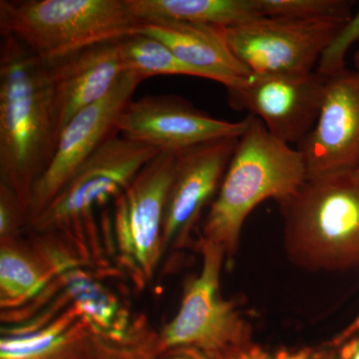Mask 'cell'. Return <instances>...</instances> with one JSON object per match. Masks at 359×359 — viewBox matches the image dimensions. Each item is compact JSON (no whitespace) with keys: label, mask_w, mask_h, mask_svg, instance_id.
<instances>
[{"label":"cell","mask_w":359,"mask_h":359,"mask_svg":"<svg viewBox=\"0 0 359 359\" xmlns=\"http://www.w3.org/2000/svg\"><path fill=\"white\" fill-rule=\"evenodd\" d=\"M59 133L46 65L13 36L0 42V183L29 210Z\"/></svg>","instance_id":"1"},{"label":"cell","mask_w":359,"mask_h":359,"mask_svg":"<svg viewBox=\"0 0 359 359\" xmlns=\"http://www.w3.org/2000/svg\"><path fill=\"white\" fill-rule=\"evenodd\" d=\"M248 117L201 238L223 248L226 259L237 252L243 226L257 205L285 199L306 180L301 152L269 133L256 116Z\"/></svg>","instance_id":"2"},{"label":"cell","mask_w":359,"mask_h":359,"mask_svg":"<svg viewBox=\"0 0 359 359\" xmlns=\"http://www.w3.org/2000/svg\"><path fill=\"white\" fill-rule=\"evenodd\" d=\"M283 247L294 266L342 271L359 266V174L309 178L280 201Z\"/></svg>","instance_id":"3"},{"label":"cell","mask_w":359,"mask_h":359,"mask_svg":"<svg viewBox=\"0 0 359 359\" xmlns=\"http://www.w3.org/2000/svg\"><path fill=\"white\" fill-rule=\"evenodd\" d=\"M126 0H1L0 34L50 65L94 45L133 34Z\"/></svg>","instance_id":"4"},{"label":"cell","mask_w":359,"mask_h":359,"mask_svg":"<svg viewBox=\"0 0 359 359\" xmlns=\"http://www.w3.org/2000/svg\"><path fill=\"white\" fill-rule=\"evenodd\" d=\"M160 151L129 140L118 132L85 161L48 205L33 219L29 231H61L85 243V219L114 202Z\"/></svg>","instance_id":"5"},{"label":"cell","mask_w":359,"mask_h":359,"mask_svg":"<svg viewBox=\"0 0 359 359\" xmlns=\"http://www.w3.org/2000/svg\"><path fill=\"white\" fill-rule=\"evenodd\" d=\"M202 268L191 278L173 320L157 334L158 353L194 348L212 359L252 344L249 323L222 294L226 254L219 245L201 238Z\"/></svg>","instance_id":"6"},{"label":"cell","mask_w":359,"mask_h":359,"mask_svg":"<svg viewBox=\"0 0 359 359\" xmlns=\"http://www.w3.org/2000/svg\"><path fill=\"white\" fill-rule=\"evenodd\" d=\"M176 153L160 152L113 202L111 241L116 261L137 290L145 289L162 262V231Z\"/></svg>","instance_id":"7"},{"label":"cell","mask_w":359,"mask_h":359,"mask_svg":"<svg viewBox=\"0 0 359 359\" xmlns=\"http://www.w3.org/2000/svg\"><path fill=\"white\" fill-rule=\"evenodd\" d=\"M346 21L263 16L219 29L250 74H306L316 71L325 47Z\"/></svg>","instance_id":"8"},{"label":"cell","mask_w":359,"mask_h":359,"mask_svg":"<svg viewBox=\"0 0 359 359\" xmlns=\"http://www.w3.org/2000/svg\"><path fill=\"white\" fill-rule=\"evenodd\" d=\"M327 79L316 71L306 74H250L226 90L235 109L249 111L278 140L297 146L316 125Z\"/></svg>","instance_id":"9"},{"label":"cell","mask_w":359,"mask_h":359,"mask_svg":"<svg viewBox=\"0 0 359 359\" xmlns=\"http://www.w3.org/2000/svg\"><path fill=\"white\" fill-rule=\"evenodd\" d=\"M248 125L249 117L238 122L217 119L182 97L165 94L132 99L115 129L129 140L177 153L205 142L241 137Z\"/></svg>","instance_id":"10"},{"label":"cell","mask_w":359,"mask_h":359,"mask_svg":"<svg viewBox=\"0 0 359 359\" xmlns=\"http://www.w3.org/2000/svg\"><path fill=\"white\" fill-rule=\"evenodd\" d=\"M238 138L216 139L176 153L165 205L162 259L190 244L203 210L219 192Z\"/></svg>","instance_id":"11"},{"label":"cell","mask_w":359,"mask_h":359,"mask_svg":"<svg viewBox=\"0 0 359 359\" xmlns=\"http://www.w3.org/2000/svg\"><path fill=\"white\" fill-rule=\"evenodd\" d=\"M142 81L143 78L127 71L107 95L78 112L66 125L50 164L33 189L28 226L55 198L78 168L117 132L116 121Z\"/></svg>","instance_id":"12"},{"label":"cell","mask_w":359,"mask_h":359,"mask_svg":"<svg viewBox=\"0 0 359 359\" xmlns=\"http://www.w3.org/2000/svg\"><path fill=\"white\" fill-rule=\"evenodd\" d=\"M306 179L359 169V76L342 70L327 79L320 115L297 146Z\"/></svg>","instance_id":"13"},{"label":"cell","mask_w":359,"mask_h":359,"mask_svg":"<svg viewBox=\"0 0 359 359\" xmlns=\"http://www.w3.org/2000/svg\"><path fill=\"white\" fill-rule=\"evenodd\" d=\"M45 65L53 93L59 136L78 112L107 95L127 72L119 41L94 45Z\"/></svg>","instance_id":"14"},{"label":"cell","mask_w":359,"mask_h":359,"mask_svg":"<svg viewBox=\"0 0 359 359\" xmlns=\"http://www.w3.org/2000/svg\"><path fill=\"white\" fill-rule=\"evenodd\" d=\"M0 359H98L101 340L74 306L34 325L1 328Z\"/></svg>","instance_id":"15"},{"label":"cell","mask_w":359,"mask_h":359,"mask_svg":"<svg viewBox=\"0 0 359 359\" xmlns=\"http://www.w3.org/2000/svg\"><path fill=\"white\" fill-rule=\"evenodd\" d=\"M134 33L166 45L185 65L199 70L207 79L236 86L250 75L231 53L219 27L173 20L138 21Z\"/></svg>","instance_id":"16"},{"label":"cell","mask_w":359,"mask_h":359,"mask_svg":"<svg viewBox=\"0 0 359 359\" xmlns=\"http://www.w3.org/2000/svg\"><path fill=\"white\" fill-rule=\"evenodd\" d=\"M55 271L32 238L0 241V306L4 313L53 292Z\"/></svg>","instance_id":"17"},{"label":"cell","mask_w":359,"mask_h":359,"mask_svg":"<svg viewBox=\"0 0 359 359\" xmlns=\"http://www.w3.org/2000/svg\"><path fill=\"white\" fill-rule=\"evenodd\" d=\"M137 21L173 20L228 27L263 18L257 0H126Z\"/></svg>","instance_id":"18"},{"label":"cell","mask_w":359,"mask_h":359,"mask_svg":"<svg viewBox=\"0 0 359 359\" xmlns=\"http://www.w3.org/2000/svg\"><path fill=\"white\" fill-rule=\"evenodd\" d=\"M120 53L127 71L136 73L144 80L160 75H186L205 78L199 70L185 65L160 41L133 33L119 40Z\"/></svg>","instance_id":"19"},{"label":"cell","mask_w":359,"mask_h":359,"mask_svg":"<svg viewBox=\"0 0 359 359\" xmlns=\"http://www.w3.org/2000/svg\"><path fill=\"white\" fill-rule=\"evenodd\" d=\"M262 16L297 20H349L353 1L347 0H257Z\"/></svg>","instance_id":"20"},{"label":"cell","mask_w":359,"mask_h":359,"mask_svg":"<svg viewBox=\"0 0 359 359\" xmlns=\"http://www.w3.org/2000/svg\"><path fill=\"white\" fill-rule=\"evenodd\" d=\"M359 39V7L358 11L346 21L334 35L321 54L316 72L330 78L346 69L344 58L351 45Z\"/></svg>","instance_id":"21"},{"label":"cell","mask_w":359,"mask_h":359,"mask_svg":"<svg viewBox=\"0 0 359 359\" xmlns=\"http://www.w3.org/2000/svg\"><path fill=\"white\" fill-rule=\"evenodd\" d=\"M28 228V212L18 196L0 183V241L21 237Z\"/></svg>","instance_id":"22"},{"label":"cell","mask_w":359,"mask_h":359,"mask_svg":"<svg viewBox=\"0 0 359 359\" xmlns=\"http://www.w3.org/2000/svg\"><path fill=\"white\" fill-rule=\"evenodd\" d=\"M101 340V353L98 359H157V337L154 339L132 344V346H117Z\"/></svg>","instance_id":"23"},{"label":"cell","mask_w":359,"mask_h":359,"mask_svg":"<svg viewBox=\"0 0 359 359\" xmlns=\"http://www.w3.org/2000/svg\"><path fill=\"white\" fill-rule=\"evenodd\" d=\"M215 359H294V353L287 351L269 353L261 347L254 346L252 342L248 346L222 354Z\"/></svg>","instance_id":"24"},{"label":"cell","mask_w":359,"mask_h":359,"mask_svg":"<svg viewBox=\"0 0 359 359\" xmlns=\"http://www.w3.org/2000/svg\"><path fill=\"white\" fill-rule=\"evenodd\" d=\"M157 359H212L207 354L194 348H176L159 354Z\"/></svg>","instance_id":"25"},{"label":"cell","mask_w":359,"mask_h":359,"mask_svg":"<svg viewBox=\"0 0 359 359\" xmlns=\"http://www.w3.org/2000/svg\"><path fill=\"white\" fill-rule=\"evenodd\" d=\"M340 359H359V335L344 346L340 353Z\"/></svg>","instance_id":"26"},{"label":"cell","mask_w":359,"mask_h":359,"mask_svg":"<svg viewBox=\"0 0 359 359\" xmlns=\"http://www.w3.org/2000/svg\"><path fill=\"white\" fill-rule=\"evenodd\" d=\"M359 332V314L358 318H355V320L349 325L348 327L342 332L341 334L339 335V339H337V341L340 344V342L346 341V339H348L349 337H353L354 334H358Z\"/></svg>","instance_id":"27"},{"label":"cell","mask_w":359,"mask_h":359,"mask_svg":"<svg viewBox=\"0 0 359 359\" xmlns=\"http://www.w3.org/2000/svg\"><path fill=\"white\" fill-rule=\"evenodd\" d=\"M294 359H327L320 354L313 353L311 351H299L294 353Z\"/></svg>","instance_id":"28"},{"label":"cell","mask_w":359,"mask_h":359,"mask_svg":"<svg viewBox=\"0 0 359 359\" xmlns=\"http://www.w3.org/2000/svg\"><path fill=\"white\" fill-rule=\"evenodd\" d=\"M354 66H355V72L358 73L359 76V49L354 55Z\"/></svg>","instance_id":"29"},{"label":"cell","mask_w":359,"mask_h":359,"mask_svg":"<svg viewBox=\"0 0 359 359\" xmlns=\"http://www.w3.org/2000/svg\"><path fill=\"white\" fill-rule=\"evenodd\" d=\"M356 173L359 174V169L358 170H356Z\"/></svg>","instance_id":"30"}]
</instances>
